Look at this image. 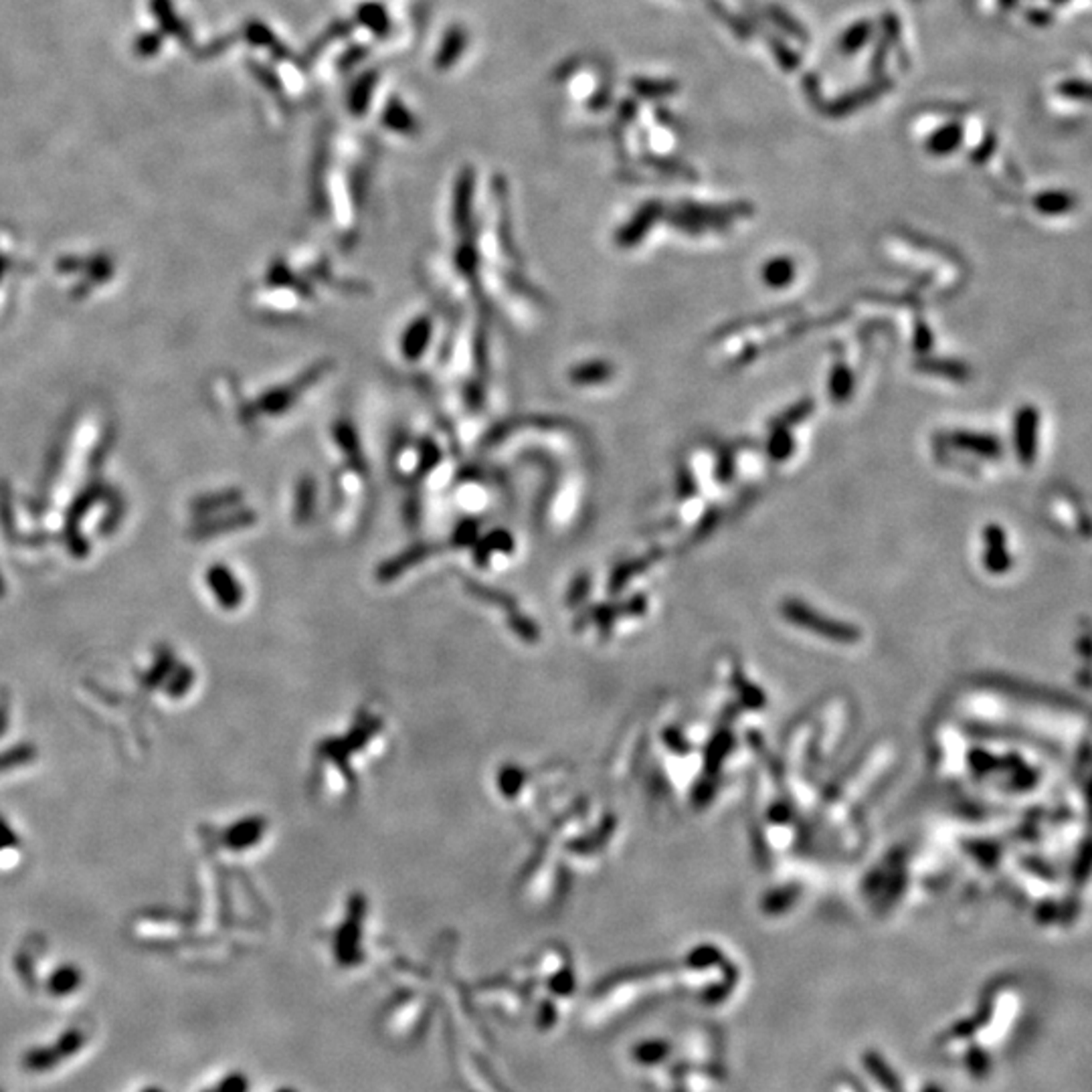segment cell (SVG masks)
Segmentation results:
<instances>
[{"mask_svg":"<svg viewBox=\"0 0 1092 1092\" xmlns=\"http://www.w3.org/2000/svg\"><path fill=\"white\" fill-rule=\"evenodd\" d=\"M86 1044V1036L80 1030H67L63 1036L51 1046H41V1048L29 1050L23 1056V1068L27 1072H49L63 1060L75 1056Z\"/></svg>","mask_w":1092,"mask_h":1092,"instance_id":"cell-1","label":"cell"},{"mask_svg":"<svg viewBox=\"0 0 1092 1092\" xmlns=\"http://www.w3.org/2000/svg\"><path fill=\"white\" fill-rule=\"evenodd\" d=\"M1038 429L1040 413L1033 405H1024L1016 413L1013 421V443H1016L1018 460L1024 465H1032L1038 454Z\"/></svg>","mask_w":1092,"mask_h":1092,"instance_id":"cell-2","label":"cell"},{"mask_svg":"<svg viewBox=\"0 0 1092 1092\" xmlns=\"http://www.w3.org/2000/svg\"><path fill=\"white\" fill-rule=\"evenodd\" d=\"M433 340V318L431 316H419L400 334L399 352L400 358L407 363H419L429 351Z\"/></svg>","mask_w":1092,"mask_h":1092,"instance_id":"cell-3","label":"cell"},{"mask_svg":"<svg viewBox=\"0 0 1092 1092\" xmlns=\"http://www.w3.org/2000/svg\"><path fill=\"white\" fill-rule=\"evenodd\" d=\"M947 442L955 445L957 449L985 457V460H998V457H1001V451H1004V445H1001L999 439L990 435V433L953 431L947 435Z\"/></svg>","mask_w":1092,"mask_h":1092,"instance_id":"cell-4","label":"cell"},{"mask_svg":"<svg viewBox=\"0 0 1092 1092\" xmlns=\"http://www.w3.org/2000/svg\"><path fill=\"white\" fill-rule=\"evenodd\" d=\"M616 377V368H613L611 363L607 360H585L577 366H573L568 371V380L574 386H599V385H607L609 380Z\"/></svg>","mask_w":1092,"mask_h":1092,"instance_id":"cell-5","label":"cell"},{"mask_svg":"<svg viewBox=\"0 0 1092 1092\" xmlns=\"http://www.w3.org/2000/svg\"><path fill=\"white\" fill-rule=\"evenodd\" d=\"M916 371L925 372V374H933V377L955 380V383H967V380L971 379V368H969V365L961 363V360L935 358V357H927V354L916 360Z\"/></svg>","mask_w":1092,"mask_h":1092,"instance_id":"cell-6","label":"cell"},{"mask_svg":"<svg viewBox=\"0 0 1092 1092\" xmlns=\"http://www.w3.org/2000/svg\"><path fill=\"white\" fill-rule=\"evenodd\" d=\"M660 209H662L660 205L651 203L645 206V209L639 211V215L633 217L628 227L622 229V233H619L617 243L622 245V247H636V245L642 241L645 235H648L651 223L660 217Z\"/></svg>","mask_w":1092,"mask_h":1092,"instance_id":"cell-7","label":"cell"},{"mask_svg":"<svg viewBox=\"0 0 1092 1092\" xmlns=\"http://www.w3.org/2000/svg\"><path fill=\"white\" fill-rule=\"evenodd\" d=\"M795 274H797V268H795V261L791 257L787 255L773 257V260H769L761 268V280L771 289H783L791 286Z\"/></svg>","mask_w":1092,"mask_h":1092,"instance_id":"cell-8","label":"cell"},{"mask_svg":"<svg viewBox=\"0 0 1092 1092\" xmlns=\"http://www.w3.org/2000/svg\"><path fill=\"white\" fill-rule=\"evenodd\" d=\"M963 142V128L957 124V122H951V124L941 126L939 130L933 132L927 138V152L933 154V156H949L953 154L957 148L961 146Z\"/></svg>","mask_w":1092,"mask_h":1092,"instance_id":"cell-9","label":"cell"},{"mask_svg":"<svg viewBox=\"0 0 1092 1092\" xmlns=\"http://www.w3.org/2000/svg\"><path fill=\"white\" fill-rule=\"evenodd\" d=\"M985 545H987V554H985V563L990 571L1001 573L1005 571L1007 565H1010V557L1005 553V532L1004 528L998 525H990L985 528Z\"/></svg>","mask_w":1092,"mask_h":1092,"instance_id":"cell-10","label":"cell"},{"mask_svg":"<svg viewBox=\"0 0 1092 1092\" xmlns=\"http://www.w3.org/2000/svg\"><path fill=\"white\" fill-rule=\"evenodd\" d=\"M854 385H856L854 372H852V368L848 365H844V363L833 365L830 379H828V393L831 400H836V403H845V400L852 397V393H854Z\"/></svg>","mask_w":1092,"mask_h":1092,"instance_id":"cell-11","label":"cell"},{"mask_svg":"<svg viewBox=\"0 0 1092 1092\" xmlns=\"http://www.w3.org/2000/svg\"><path fill=\"white\" fill-rule=\"evenodd\" d=\"M1075 205H1076L1075 197L1064 191L1040 192V195L1033 198V206H1036V211L1042 212V215H1064V212H1068Z\"/></svg>","mask_w":1092,"mask_h":1092,"instance_id":"cell-12","label":"cell"},{"mask_svg":"<svg viewBox=\"0 0 1092 1092\" xmlns=\"http://www.w3.org/2000/svg\"><path fill=\"white\" fill-rule=\"evenodd\" d=\"M880 92H884V86H880V83H876V86H868V87H860V89H856V92H852L848 95H844V98H839L830 108V112H831V115H844V114H848V112H854V109L866 106V103H870Z\"/></svg>","mask_w":1092,"mask_h":1092,"instance_id":"cell-13","label":"cell"},{"mask_svg":"<svg viewBox=\"0 0 1092 1092\" xmlns=\"http://www.w3.org/2000/svg\"><path fill=\"white\" fill-rule=\"evenodd\" d=\"M795 451V439L791 437V429L787 428H771V437L767 442V456L773 462H787Z\"/></svg>","mask_w":1092,"mask_h":1092,"instance_id":"cell-14","label":"cell"},{"mask_svg":"<svg viewBox=\"0 0 1092 1092\" xmlns=\"http://www.w3.org/2000/svg\"><path fill=\"white\" fill-rule=\"evenodd\" d=\"M80 984H81L80 969L66 965V967H59L53 975H51L49 984H47V990H49L51 995H59V998H61V995H67L71 991H75L77 987H80Z\"/></svg>","mask_w":1092,"mask_h":1092,"instance_id":"cell-15","label":"cell"},{"mask_svg":"<svg viewBox=\"0 0 1092 1092\" xmlns=\"http://www.w3.org/2000/svg\"><path fill=\"white\" fill-rule=\"evenodd\" d=\"M872 33H874V27H872V23H868V21L856 23L854 27H850L844 33L842 41H839V49H842V53H845V55H854V53H858V51L864 47L866 43L870 41Z\"/></svg>","mask_w":1092,"mask_h":1092,"instance_id":"cell-16","label":"cell"},{"mask_svg":"<svg viewBox=\"0 0 1092 1092\" xmlns=\"http://www.w3.org/2000/svg\"><path fill=\"white\" fill-rule=\"evenodd\" d=\"M813 407H816V405H813L811 399L797 400V403H795L793 407H789V409H785L783 413H779V415L773 419L771 428H787V429H791L793 425L803 423L805 419L811 415Z\"/></svg>","mask_w":1092,"mask_h":1092,"instance_id":"cell-17","label":"cell"},{"mask_svg":"<svg viewBox=\"0 0 1092 1092\" xmlns=\"http://www.w3.org/2000/svg\"><path fill=\"white\" fill-rule=\"evenodd\" d=\"M769 12H771V18H773V23H775V24H777V27H781V29H785V33H789V35H793L795 38H803V41H805V38H807V35H805V31H803V27H801V24H799L797 21H793V18H791V15H787V12H783V10H779V9H775V6H771V9H769Z\"/></svg>","mask_w":1092,"mask_h":1092,"instance_id":"cell-18","label":"cell"},{"mask_svg":"<svg viewBox=\"0 0 1092 1092\" xmlns=\"http://www.w3.org/2000/svg\"><path fill=\"white\" fill-rule=\"evenodd\" d=\"M933 344H935L933 330H930V328L925 324V322H919V324H916L915 342H913L915 351L919 352L921 357H925V354H929L930 348H933Z\"/></svg>","mask_w":1092,"mask_h":1092,"instance_id":"cell-19","label":"cell"},{"mask_svg":"<svg viewBox=\"0 0 1092 1092\" xmlns=\"http://www.w3.org/2000/svg\"><path fill=\"white\" fill-rule=\"evenodd\" d=\"M1058 94H1062L1064 98H1070V100L1087 101L1089 100V86L1084 81H1081V80H1068V81L1062 83V86L1058 87Z\"/></svg>","mask_w":1092,"mask_h":1092,"instance_id":"cell-20","label":"cell"},{"mask_svg":"<svg viewBox=\"0 0 1092 1092\" xmlns=\"http://www.w3.org/2000/svg\"><path fill=\"white\" fill-rule=\"evenodd\" d=\"M247 1089H249L247 1078H245L243 1075H239V1072H235V1075L225 1076L223 1081L219 1082L212 1090H215V1092H247Z\"/></svg>","mask_w":1092,"mask_h":1092,"instance_id":"cell-21","label":"cell"},{"mask_svg":"<svg viewBox=\"0 0 1092 1092\" xmlns=\"http://www.w3.org/2000/svg\"><path fill=\"white\" fill-rule=\"evenodd\" d=\"M696 492H698V488H696L694 476L690 474L686 468H682L680 474H678V496L686 500V497L696 496Z\"/></svg>","mask_w":1092,"mask_h":1092,"instance_id":"cell-22","label":"cell"},{"mask_svg":"<svg viewBox=\"0 0 1092 1092\" xmlns=\"http://www.w3.org/2000/svg\"><path fill=\"white\" fill-rule=\"evenodd\" d=\"M993 144H995L993 138H990V140H987V144H984L985 148H981V150L973 152V160H975V163H979V160H985L987 156H990L991 150H993Z\"/></svg>","mask_w":1092,"mask_h":1092,"instance_id":"cell-23","label":"cell"},{"mask_svg":"<svg viewBox=\"0 0 1092 1092\" xmlns=\"http://www.w3.org/2000/svg\"><path fill=\"white\" fill-rule=\"evenodd\" d=\"M1030 21L1038 23V24H1046V23H1050V15H1048V12H1042V10H1032L1030 12Z\"/></svg>","mask_w":1092,"mask_h":1092,"instance_id":"cell-24","label":"cell"},{"mask_svg":"<svg viewBox=\"0 0 1092 1092\" xmlns=\"http://www.w3.org/2000/svg\"><path fill=\"white\" fill-rule=\"evenodd\" d=\"M1001 3H1004V6H1016L1018 0H1001Z\"/></svg>","mask_w":1092,"mask_h":1092,"instance_id":"cell-25","label":"cell"},{"mask_svg":"<svg viewBox=\"0 0 1092 1092\" xmlns=\"http://www.w3.org/2000/svg\"><path fill=\"white\" fill-rule=\"evenodd\" d=\"M142 1092H163V1090H160V1089H146V1090H142Z\"/></svg>","mask_w":1092,"mask_h":1092,"instance_id":"cell-26","label":"cell"},{"mask_svg":"<svg viewBox=\"0 0 1092 1092\" xmlns=\"http://www.w3.org/2000/svg\"><path fill=\"white\" fill-rule=\"evenodd\" d=\"M277 1092H296V1090H292V1089H282V1090H277Z\"/></svg>","mask_w":1092,"mask_h":1092,"instance_id":"cell-27","label":"cell"},{"mask_svg":"<svg viewBox=\"0 0 1092 1092\" xmlns=\"http://www.w3.org/2000/svg\"><path fill=\"white\" fill-rule=\"evenodd\" d=\"M1056 3H1064V0H1056Z\"/></svg>","mask_w":1092,"mask_h":1092,"instance_id":"cell-28","label":"cell"},{"mask_svg":"<svg viewBox=\"0 0 1092 1092\" xmlns=\"http://www.w3.org/2000/svg\"><path fill=\"white\" fill-rule=\"evenodd\" d=\"M205 1092H215V1090H205Z\"/></svg>","mask_w":1092,"mask_h":1092,"instance_id":"cell-29","label":"cell"},{"mask_svg":"<svg viewBox=\"0 0 1092 1092\" xmlns=\"http://www.w3.org/2000/svg\"><path fill=\"white\" fill-rule=\"evenodd\" d=\"M0 1092H4V1090H3V1089H0Z\"/></svg>","mask_w":1092,"mask_h":1092,"instance_id":"cell-30","label":"cell"}]
</instances>
